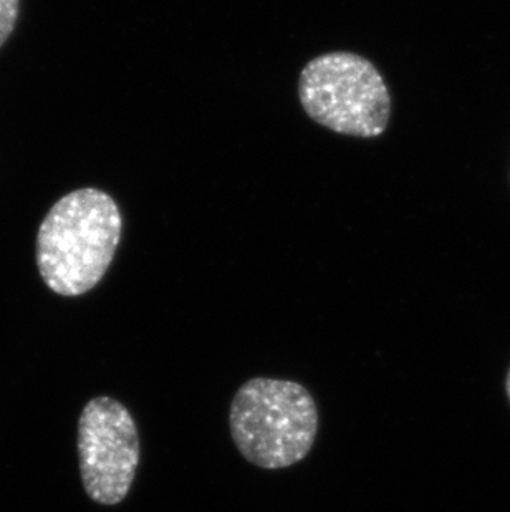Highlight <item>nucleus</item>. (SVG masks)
Instances as JSON below:
<instances>
[{
  "mask_svg": "<svg viewBox=\"0 0 510 512\" xmlns=\"http://www.w3.org/2000/svg\"><path fill=\"white\" fill-rule=\"evenodd\" d=\"M123 219L102 189L82 188L53 204L40 224L35 259L55 294L78 297L97 287L120 246Z\"/></svg>",
  "mask_w": 510,
  "mask_h": 512,
  "instance_id": "nucleus-1",
  "label": "nucleus"
},
{
  "mask_svg": "<svg viewBox=\"0 0 510 512\" xmlns=\"http://www.w3.org/2000/svg\"><path fill=\"white\" fill-rule=\"evenodd\" d=\"M229 425L237 450L249 463L289 468L312 450L318 433L317 403L300 383L252 378L232 400Z\"/></svg>",
  "mask_w": 510,
  "mask_h": 512,
  "instance_id": "nucleus-2",
  "label": "nucleus"
},
{
  "mask_svg": "<svg viewBox=\"0 0 510 512\" xmlns=\"http://www.w3.org/2000/svg\"><path fill=\"white\" fill-rule=\"evenodd\" d=\"M299 98L313 121L340 135L376 138L390 123L388 87L361 55L332 52L313 58L300 73Z\"/></svg>",
  "mask_w": 510,
  "mask_h": 512,
  "instance_id": "nucleus-3",
  "label": "nucleus"
},
{
  "mask_svg": "<svg viewBox=\"0 0 510 512\" xmlns=\"http://www.w3.org/2000/svg\"><path fill=\"white\" fill-rule=\"evenodd\" d=\"M83 488L95 503L115 506L130 493L140 463V438L130 411L110 397L88 401L78 423Z\"/></svg>",
  "mask_w": 510,
  "mask_h": 512,
  "instance_id": "nucleus-4",
  "label": "nucleus"
},
{
  "mask_svg": "<svg viewBox=\"0 0 510 512\" xmlns=\"http://www.w3.org/2000/svg\"><path fill=\"white\" fill-rule=\"evenodd\" d=\"M19 12L20 0H0V49L14 34Z\"/></svg>",
  "mask_w": 510,
  "mask_h": 512,
  "instance_id": "nucleus-5",
  "label": "nucleus"
},
{
  "mask_svg": "<svg viewBox=\"0 0 510 512\" xmlns=\"http://www.w3.org/2000/svg\"><path fill=\"white\" fill-rule=\"evenodd\" d=\"M506 393H507V398H509V403H510V367H509V370H507Z\"/></svg>",
  "mask_w": 510,
  "mask_h": 512,
  "instance_id": "nucleus-6",
  "label": "nucleus"
}]
</instances>
